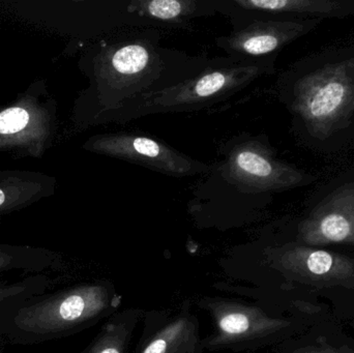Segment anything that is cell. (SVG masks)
Listing matches in <instances>:
<instances>
[{
  "instance_id": "obj_1",
  "label": "cell",
  "mask_w": 354,
  "mask_h": 353,
  "mask_svg": "<svg viewBox=\"0 0 354 353\" xmlns=\"http://www.w3.org/2000/svg\"><path fill=\"white\" fill-rule=\"evenodd\" d=\"M268 61L239 60L208 66L200 74L124 102L105 112L107 122H124L140 116L165 112L191 111L227 99L268 72Z\"/></svg>"
},
{
  "instance_id": "obj_2",
  "label": "cell",
  "mask_w": 354,
  "mask_h": 353,
  "mask_svg": "<svg viewBox=\"0 0 354 353\" xmlns=\"http://www.w3.org/2000/svg\"><path fill=\"white\" fill-rule=\"evenodd\" d=\"M293 109L319 140L346 126L354 113V60L328 64L299 79Z\"/></svg>"
},
{
  "instance_id": "obj_3",
  "label": "cell",
  "mask_w": 354,
  "mask_h": 353,
  "mask_svg": "<svg viewBox=\"0 0 354 353\" xmlns=\"http://www.w3.org/2000/svg\"><path fill=\"white\" fill-rule=\"evenodd\" d=\"M166 64L151 41H120L107 48L103 73L106 112L133 97L159 89ZM156 89V90H157Z\"/></svg>"
},
{
  "instance_id": "obj_4",
  "label": "cell",
  "mask_w": 354,
  "mask_h": 353,
  "mask_svg": "<svg viewBox=\"0 0 354 353\" xmlns=\"http://www.w3.org/2000/svg\"><path fill=\"white\" fill-rule=\"evenodd\" d=\"M223 178L241 192H276L311 184L315 176L277 160L257 141L232 147L221 166Z\"/></svg>"
},
{
  "instance_id": "obj_5",
  "label": "cell",
  "mask_w": 354,
  "mask_h": 353,
  "mask_svg": "<svg viewBox=\"0 0 354 353\" xmlns=\"http://www.w3.org/2000/svg\"><path fill=\"white\" fill-rule=\"evenodd\" d=\"M93 151L115 159L138 164L166 175L193 176L208 171L205 164L183 155L165 143L130 133H116L97 137Z\"/></svg>"
},
{
  "instance_id": "obj_6",
  "label": "cell",
  "mask_w": 354,
  "mask_h": 353,
  "mask_svg": "<svg viewBox=\"0 0 354 353\" xmlns=\"http://www.w3.org/2000/svg\"><path fill=\"white\" fill-rule=\"evenodd\" d=\"M320 22V19L256 20L218 39V46L234 59L263 57L309 32Z\"/></svg>"
},
{
  "instance_id": "obj_7",
  "label": "cell",
  "mask_w": 354,
  "mask_h": 353,
  "mask_svg": "<svg viewBox=\"0 0 354 353\" xmlns=\"http://www.w3.org/2000/svg\"><path fill=\"white\" fill-rule=\"evenodd\" d=\"M299 238L310 246L354 244V182L337 189L299 226Z\"/></svg>"
},
{
  "instance_id": "obj_8",
  "label": "cell",
  "mask_w": 354,
  "mask_h": 353,
  "mask_svg": "<svg viewBox=\"0 0 354 353\" xmlns=\"http://www.w3.org/2000/svg\"><path fill=\"white\" fill-rule=\"evenodd\" d=\"M281 269L314 286L348 285L354 281V260L324 250L288 247L279 253Z\"/></svg>"
},
{
  "instance_id": "obj_9",
  "label": "cell",
  "mask_w": 354,
  "mask_h": 353,
  "mask_svg": "<svg viewBox=\"0 0 354 353\" xmlns=\"http://www.w3.org/2000/svg\"><path fill=\"white\" fill-rule=\"evenodd\" d=\"M216 333L210 345H227L270 335L288 323L270 318L261 310L236 303H210Z\"/></svg>"
},
{
  "instance_id": "obj_10",
  "label": "cell",
  "mask_w": 354,
  "mask_h": 353,
  "mask_svg": "<svg viewBox=\"0 0 354 353\" xmlns=\"http://www.w3.org/2000/svg\"><path fill=\"white\" fill-rule=\"evenodd\" d=\"M232 4L243 12L310 16L320 20L354 15V0H234Z\"/></svg>"
},
{
  "instance_id": "obj_11",
  "label": "cell",
  "mask_w": 354,
  "mask_h": 353,
  "mask_svg": "<svg viewBox=\"0 0 354 353\" xmlns=\"http://www.w3.org/2000/svg\"><path fill=\"white\" fill-rule=\"evenodd\" d=\"M206 2L195 0H136L129 6V12L164 23H183L187 19L203 14Z\"/></svg>"
},
{
  "instance_id": "obj_12",
  "label": "cell",
  "mask_w": 354,
  "mask_h": 353,
  "mask_svg": "<svg viewBox=\"0 0 354 353\" xmlns=\"http://www.w3.org/2000/svg\"><path fill=\"white\" fill-rule=\"evenodd\" d=\"M194 336L189 319L180 318L162 330L149 342L142 353H177L181 352Z\"/></svg>"
},
{
  "instance_id": "obj_13",
  "label": "cell",
  "mask_w": 354,
  "mask_h": 353,
  "mask_svg": "<svg viewBox=\"0 0 354 353\" xmlns=\"http://www.w3.org/2000/svg\"><path fill=\"white\" fill-rule=\"evenodd\" d=\"M29 115L22 108H10L0 113V134H14L28 124Z\"/></svg>"
},
{
  "instance_id": "obj_14",
  "label": "cell",
  "mask_w": 354,
  "mask_h": 353,
  "mask_svg": "<svg viewBox=\"0 0 354 353\" xmlns=\"http://www.w3.org/2000/svg\"><path fill=\"white\" fill-rule=\"evenodd\" d=\"M124 346V336L120 332V327L110 325L107 335L102 340L95 353H122Z\"/></svg>"
},
{
  "instance_id": "obj_15",
  "label": "cell",
  "mask_w": 354,
  "mask_h": 353,
  "mask_svg": "<svg viewBox=\"0 0 354 353\" xmlns=\"http://www.w3.org/2000/svg\"><path fill=\"white\" fill-rule=\"evenodd\" d=\"M295 353H341L338 352H334V350H328V352H326V350H317V348H306V350H299Z\"/></svg>"
},
{
  "instance_id": "obj_16",
  "label": "cell",
  "mask_w": 354,
  "mask_h": 353,
  "mask_svg": "<svg viewBox=\"0 0 354 353\" xmlns=\"http://www.w3.org/2000/svg\"><path fill=\"white\" fill-rule=\"evenodd\" d=\"M4 202V194L3 192H2L1 190H0V205L2 204V203Z\"/></svg>"
}]
</instances>
